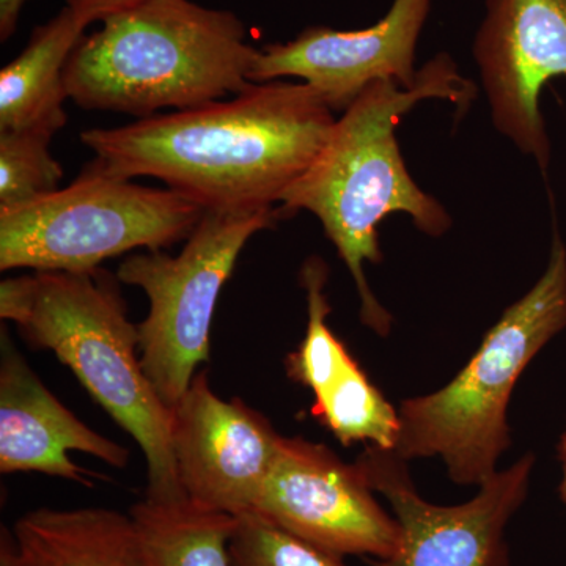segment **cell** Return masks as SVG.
Here are the masks:
<instances>
[{
	"label": "cell",
	"instance_id": "obj_19",
	"mask_svg": "<svg viewBox=\"0 0 566 566\" xmlns=\"http://www.w3.org/2000/svg\"><path fill=\"white\" fill-rule=\"evenodd\" d=\"M52 136L39 129L0 133V211L61 189L63 169L51 155Z\"/></svg>",
	"mask_w": 566,
	"mask_h": 566
},
{
	"label": "cell",
	"instance_id": "obj_5",
	"mask_svg": "<svg viewBox=\"0 0 566 566\" xmlns=\"http://www.w3.org/2000/svg\"><path fill=\"white\" fill-rule=\"evenodd\" d=\"M566 327V245L554 232L545 273L488 331L475 356L442 389L400 405L392 452L442 458L458 485H482L512 444L506 409L531 360Z\"/></svg>",
	"mask_w": 566,
	"mask_h": 566
},
{
	"label": "cell",
	"instance_id": "obj_4",
	"mask_svg": "<svg viewBox=\"0 0 566 566\" xmlns=\"http://www.w3.org/2000/svg\"><path fill=\"white\" fill-rule=\"evenodd\" d=\"M0 316L29 344L51 349L96 403L133 436L147 460V497H185L172 452V415L140 364L139 326L129 322L106 271H35L0 283Z\"/></svg>",
	"mask_w": 566,
	"mask_h": 566
},
{
	"label": "cell",
	"instance_id": "obj_14",
	"mask_svg": "<svg viewBox=\"0 0 566 566\" xmlns=\"http://www.w3.org/2000/svg\"><path fill=\"white\" fill-rule=\"evenodd\" d=\"M88 22L65 7L32 32L24 51L0 71V133L39 129L55 134L66 125L65 70Z\"/></svg>",
	"mask_w": 566,
	"mask_h": 566
},
{
	"label": "cell",
	"instance_id": "obj_3",
	"mask_svg": "<svg viewBox=\"0 0 566 566\" xmlns=\"http://www.w3.org/2000/svg\"><path fill=\"white\" fill-rule=\"evenodd\" d=\"M85 35L65 70L69 98L87 111L148 118L238 95L259 50L244 22L191 0H147Z\"/></svg>",
	"mask_w": 566,
	"mask_h": 566
},
{
	"label": "cell",
	"instance_id": "obj_22",
	"mask_svg": "<svg viewBox=\"0 0 566 566\" xmlns=\"http://www.w3.org/2000/svg\"><path fill=\"white\" fill-rule=\"evenodd\" d=\"M0 566H32L18 546L13 531L6 527L0 532Z\"/></svg>",
	"mask_w": 566,
	"mask_h": 566
},
{
	"label": "cell",
	"instance_id": "obj_12",
	"mask_svg": "<svg viewBox=\"0 0 566 566\" xmlns=\"http://www.w3.org/2000/svg\"><path fill=\"white\" fill-rule=\"evenodd\" d=\"M431 0H394L385 18L359 31L312 25L289 43L259 50L253 84L297 77L324 99L334 114L348 109L357 96L378 81L401 87L416 82L417 43Z\"/></svg>",
	"mask_w": 566,
	"mask_h": 566
},
{
	"label": "cell",
	"instance_id": "obj_2",
	"mask_svg": "<svg viewBox=\"0 0 566 566\" xmlns=\"http://www.w3.org/2000/svg\"><path fill=\"white\" fill-rule=\"evenodd\" d=\"M475 96V84L458 71L447 52L417 71L412 87L395 81L374 82L338 115L318 158L279 207L283 216L308 211L322 222L356 283L360 322L379 337L389 335L392 315L365 275V263L382 262L378 227L387 216L401 212L420 232L441 238L453 223L444 205L409 174L397 140L398 125L424 99L453 103L461 117Z\"/></svg>",
	"mask_w": 566,
	"mask_h": 566
},
{
	"label": "cell",
	"instance_id": "obj_7",
	"mask_svg": "<svg viewBox=\"0 0 566 566\" xmlns=\"http://www.w3.org/2000/svg\"><path fill=\"white\" fill-rule=\"evenodd\" d=\"M281 208L207 211L178 255L134 253L118 281L139 286L150 312L139 326L140 364L163 403L172 409L197 367L210 363L212 315L238 256L253 234L275 226Z\"/></svg>",
	"mask_w": 566,
	"mask_h": 566
},
{
	"label": "cell",
	"instance_id": "obj_8",
	"mask_svg": "<svg viewBox=\"0 0 566 566\" xmlns=\"http://www.w3.org/2000/svg\"><path fill=\"white\" fill-rule=\"evenodd\" d=\"M408 461L392 450L370 446L356 464L376 493L392 506L400 547L375 566H509L505 531L523 505L535 457L527 453L480 485L461 505H434L417 493Z\"/></svg>",
	"mask_w": 566,
	"mask_h": 566
},
{
	"label": "cell",
	"instance_id": "obj_23",
	"mask_svg": "<svg viewBox=\"0 0 566 566\" xmlns=\"http://www.w3.org/2000/svg\"><path fill=\"white\" fill-rule=\"evenodd\" d=\"M29 0H0V40H10L17 31L21 11Z\"/></svg>",
	"mask_w": 566,
	"mask_h": 566
},
{
	"label": "cell",
	"instance_id": "obj_20",
	"mask_svg": "<svg viewBox=\"0 0 566 566\" xmlns=\"http://www.w3.org/2000/svg\"><path fill=\"white\" fill-rule=\"evenodd\" d=\"M229 556L232 566H345L337 554L311 545L253 512L237 516Z\"/></svg>",
	"mask_w": 566,
	"mask_h": 566
},
{
	"label": "cell",
	"instance_id": "obj_11",
	"mask_svg": "<svg viewBox=\"0 0 566 566\" xmlns=\"http://www.w3.org/2000/svg\"><path fill=\"white\" fill-rule=\"evenodd\" d=\"M170 415L185 497L232 516L253 512L281 447L273 423L240 398H219L208 370L197 371Z\"/></svg>",
	"mask_w": 566,
	"mask_h": 566
},
{
	"label": "cell",
	"instance_id": "obj_13",
	"mask_svg": "<svg viewBox=\"0 0 566 566\" xmlns=\"http://www.w3.org/2000/svg\"><path fill=\"white\" fill-rule=\"evenodd\" d=\"M84 452L112 468H125L126 447L77 419L41 382L2 329L0 359V472H41L93 486V475L71 461Z\"/></svg>",
	"mask_w": 566,
	"mask_h": 566
},
{
	"label": "cell",
	"instance_id": "obj_10",
	"mask_svg": "<svg viewBox=\"0 0 566 566\" xmlns=\"http://www.w3.org/2000/svg\"><path fill=\"white\" fill-rule=\"evenodd\" d=\"M472 55L494 128L546 174L539 99L547 82L566 77V0H486Z\"/></svg>",
	"mask_w": 566,
	"mask_h": 566
},
{
	"label": "cell",
	"instance_id": "obj_17",
	"mask_svg": "<svg viewBox=\"0 0 566 566\" xmlns=\"http://www.w3.org/2000/svg\"><path fill=\"white\" fill-rule=\"evenodd\" d=\"M312 415L348 447L370 442L379 449L394 450L400 417L356 360L349 359L333 385L315 395Z\"/></svg>",
	"mask_w": 566,
	"mask_h": 566
},
{
	"label": "cell",
	"instance_id": "obj_24",
	"mask_svg": "<svg viewBox=\"0 0 566 566\" xmlns=\"http://www.w3.org/2000/svg\"><path fill=\"white\" fill-rule=\"evenodd\" d=\"M558 457L562 461V471H564V479H562L560 495L566 504V431L562 436L560 447H558Z\"/></svg>",
	"mask_w": 566,
	"mask_h": 566
},
{
	"label": "cell",
	"instance_id": "obj_9",
	"mask_svg": "<svg viewBox=\"0 0 566 566\" xmlns=\"http://www.w3.org/2000/svg\"><path fill=\"white\" fill-rule=\"evenodd\" d=\"M253 513L340 557L386 560L400 547V526L378 504L359 465L303 438H282Z\"/></svg>",
	"mask_w": 566,
	"mask_h": 566
},
{
	"label": "cell",
	"instance_id": "obj_6",
	"mask_svg": "<svg viewBox=\"0 0 566 566\" xmlns=\"http://www.w3.org/2000/svg\"><path fill=\"white\" fill-rule=\"evenodd\" d=\"M205 212L185 193L145 188L92 161L69 188L0 211V270L93 271L122 253L188 240Z\"/></svg>",
	"mask_w": 566,
	"mask_h": 566
},
{
	"label": "cell",
	"instance_id": "obj_1",
	"mask_svg": "<svg viewBox=\"0 0 566 566\" xmlns=\"http://www.w3.org/2000/svg\"><path fill=\"white\" fill-rule=\"evenodd\" d=\"M335 120L311 85L273 81L81 140L112 174L158 178L207 211H256L281 203L311 169Z\"/></svg>",
	"mask_w": 566,
	"mask_h": 566
},
{
	"label": "cell",
	"instance_id": "obj_18",
	"mask_svg": "<svg viewBox=\"0 0 566 566\" xmlns=\"http://www.w3.org/2000/svg\"><path fill=\"white\" fill-rule=\"evenodd\" d=\"M329 270L319 256H311L301 270V283L307 293L308 323L303 344L286 359L290 378L315 395L333 385L345 364L352 359L346 346L327 326L331 314L326 289Z\"/></svg>",
	"mask_w": 566,
	"mask_h": 566
},
{
	"label": "cell",
	"instance_id": "obj_15",
	"mask_svg": "<svg viewBox=\"0 0 566 566\" xmlns=\"http://www.w3.org/2000/svg\"><path fill=\"white\" fill-rule=\"evenodd\" d=\"M13 534L32 566H155L136 521L115 510H33Z\"/></svg>",
	"mask_w": 566,
	"mask_h": 566
},
{
	"label": "cell",
	"instance_id": "obj_16",
	"mask_svg": "<svg viewBox=\"0 0 566 566\" xmlns=\"http://www.w3.org/2000/svg\"><path fill=\"white\" fill-rule=\"evenodd\" d=\"M155 566H232L229 543L237 516L196 505L189 499L145 495L129 510Z\"/></svg>",
	"mask_w": 566,
	"mask_h": 566
},
{
	"label": "cell",
	"instance_id": "obj_21",
	"mask_svg": "<svg viewBox=\"0 0 566 566\" xmlns=\"http://www.w3.org/2000/svg\"><path fill=\"white\" fill-rule=\"evenodd\" d=\"M144 2L147 0H66V7L76 11L82 20L92 24L95 21H104L112 14L134 9Z\"/></svg>",
	"mask_w": 566,
	"mask_h": 566
}]
</instances>
